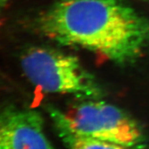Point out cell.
<instances>
[{"label":"cell","mask_w":149,"mask_h":149,"mask_svg":"<svg viewBox=\"0 0 149 149\" xmlns=\"http://www.w3.org/2000/svg\"><path fill=\"white\" fill-rule=\"evenodd\" d=\"M37 25L59 44L99 53L120 65L134 63L149 46V20L123 0H59Z\"/></svg>","instance_id":"obj_1"},{"label":"cell","mask_w":149,"mask_h":149,"mask_svg":"<svg viewBox=\"0 0 149 149\" xmlns=\"http://www.w3.org/2000/svg\"><path fill=\"white\" fill-rule=\"evenodd\" d=\"M0 149H56L41 114L10 104L0 107Z\"/></svg>","instance_id":"obj_4"},{"label":"cell","mask_w":149,"mask_h":149,"mask_svg":"<svg viewBox=\"0 0 149 149\" xmlns=\"http://www.w3.org/2000/svg\"><path fill=\"white\" fill-rule=\"evenodd\" d=\"M9 1L10 0H0V10L4 8Z\"/></svg>","instance_id":"obj_6"},{"label":"cell","mask_w":149,"mask_h":149,"mask_svg":"<svg viewBox=\"0 0 149 149\" xmlns=\"http://www.w3.org/2000/svg\"><path fill=\"white\" fill-rule=\"evenodd\" d=\"M48 110L55 131L68 149H135L80 135L69 125L65 112L53 107Z\"/></svg>","instance_id":"obj_5"},{"label":"cell","mask_w":149,"mask_h":149,"mask_svg":"<svg viewBox=\"0 0 149 149\" xmlns=\"http://www.w3.org/2000/svg\"><path fill=\"white\" fill-rule=\"evenodd\" d=\"M65 115L73 130L86 137L135 149H146L148 145L145 132L136 120L120 107L100 99L83 100Z\"/></svg>","instance_id":"obj_3"},{"label":"cell","mask_w":149,"mask_h":149,"mask_svg":"<svg viewBox=\"0 0 149 149\" xmlns=\"http://www.w3.org/2000/svg\"><path fill=\"white\" fill-rule=\"evenodd\" d=\"M21 65L28 80L43 92L100 99L104 90L77 57L56 49L33 47L24 52Z\"/></svg>","instance_id":"obj_2"}]
</instances>
